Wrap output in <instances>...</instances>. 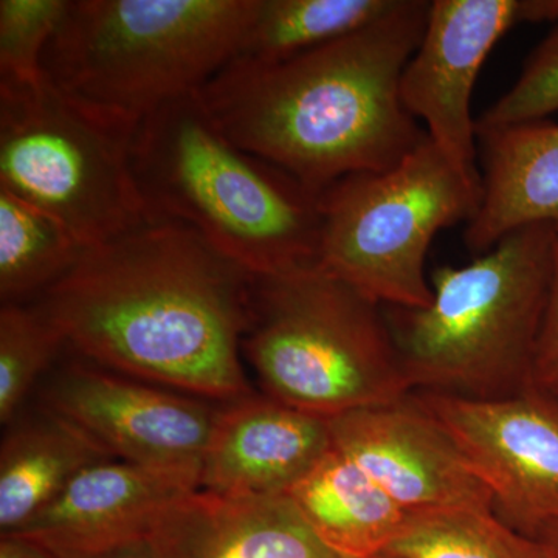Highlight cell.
<instances>
[{
  "instance_id": "8fae6325",
  "label": "cell",
  "mask_w": 558,
  "mask_h": 558,
  "mask_svg": "<svg viewBox=\"0 0 558 558\" xmlns=\"http://www.w3.org/2000/svg\"><path fill=\"white\" fill-rule=\"evenodd\" d=\"M43 405L84 429L110 458L197 469L220 409L86 360L70 362L50 377Z\"/></svg>"
},
{
  "instance_id": "ba28073f",
  "label": "cell",
  "mask_w": 558,
  "mask_h": 558,
  "mask_svg": "<svg viewBox=\"0 0 558 558\" xmlns=\"http://www.w3.org/2000/svg\"><path fill=\"white\" fill-rule=\"evenodd\" d=\"M131 138L46 78L0 84V189L60 222L83 247L157 218L132 174Z\"/></svg>"
},
{
  "instance_id": "277c9868",
  "label": "cell",
  "mask_w": 558,
  "mask_h": 558,
  "mask_svg": "<svg viewBox=\"0 0 558 558\" xmlns=\"http://www.w3.org/2000/svg\"><path fill=\"white\" fill-rule=\"evenodd\" d=\"M256 0H70L44 53L54 89L134 134L240 54Z\"/></svg>"
},
{
  "instance_id": "ac0fdd59",
  "label": "cell",
  "mask_w": 558,
  "mask_h": 558,
  "mask_svg": "<svg viewBox=\"0 0 558 558\" xmlns=\"http://www.w3.org/2000/svg\"><path fill=\"white\" fill-rule=\"evenodd\" d=\"M286 497L341 558L387 553L411 517L333 446Z\"/></svg>"
},
{
  "instance_id": "44dd1931",
  "label": "cell",
  "mask_w": 558,
  "mask_h": 558,
  "mask_svg": "<svg viewBox=\"0 0 558 558\" xmlns=\"http://www.w3.org/2000/svg\"><path fill=\"white\" fill-rule=\"evenodd\" d=\"M387 553L399 558H545L537 539L508 526L494 510L411 515Z\"/></svg>"
},
{
  "instance_id": "d4e9b609",
  "label": "cell",
  "mask_w": 558,
  "mask_h": 558,
  "mask_svg": "<svg viewBox=\"0 0 558 558\" xmlns=\"http://www.w3.org/2000/svg\"><path fill=\"white\" fill-rule=\"evenodd\" d=\"M529 389L558 403V240L548 303L539 329Z\"/></svg>"
},
{
  "instance_id": "7402d4cb",
  "label": "cell",
  "mask_w": 558,
  "mask_h": 558,
  "mask_svg": "<svg viewBox=\"0 0 558 558\" xmlns=\"http://www.w3.org/2000/svg\"><path fill=\"white\" fill-rule=\"evenodd\" d=\"M64 340L36 306L0 307V422L10 425Z\"/></svg>"
},
{
  "instance_id": "5bb4252c",
  "label": "cell",
  "mask_w": 558,
  "mask_h": 558,
  "mask_svg": "<svg viewBox=\"0 0 558 558\" xmlns=\"http://www.w3.org/2000/svg\"><path fill=\"white\" fill-rule=\"evenodd\" d=\"M220 407L199 488L231 498L284 497L332 447L329 421L269 396Z\"/></svg>"
},
{
  "instance_id": "ffe728a7",
  "label": "cell",
  "mask_w": 558,
  "mask_h": 558,
  "mask_svg": "<svg viewBox=\"0 0 558 558\" xmlns=\"http://www.w3.org/2000/svg\"><path fill=\"white\" fill-rule=\"evenodd\" d=\"M84 250L60 222L0 189L2 304L43 295L78 263Z\"/></svg>"
},
{
  "instance_id": "d6986e66",
  "label": "cell",
  "mask_w": 558,
  "mask_h": 558,
  "mask_svg": "<svg viewBox=\"0 0 558 558\" xmlns=\"http://www.w3.org/2000/svg\"><path fill=\"white\" fill-rule=\"evenodd\" d=\"M398 0H256L234 60H288L343 38L387 14Z\"/></svg>"
},
{
  "instance_id": "2e32d148",
  "label": "cell",
  "mask_w": 558,
  "mask_h": 558,
  "mask_svg": "<svg viewBox=\"0 0 558 558\" xmlns=\"http://www.w3.org/2000/svg\"><path fill=\"white\" fill-rule=\"evenodd\" d=\"M481 202L464 231L465 247L483 255L526 227L558 233V123L539 120L481 132Z\"/></svg>"
},
{
  "instance_id": "9a60e30c",
  "label": "cell",
  "mask_w": 558,
  "mask_h": 558,
  "mask_svg": "<svg viewBox=\"0 0 558 558\" xmlns=\"http://www.w3.org/2000/svg\"><path fill=\"white\" fill-rule=\"evenodd\" d=\"M157 558H341L288 497L231 498L194 490L150 534Z\"/></svg>"
},
{
  "instance_id": "3957f363",
  "label": "cell",
  "mask_w": 558,
  "mask_h": 558,
  "mask_svg": "<svg viewBox=\"0 0 558 558\" xmlns=\"http://www.w3.org/2000/svg\"><path fill=\"white\" fill-rule=\"evenodd\" d=\"M131 170L154 215L190 227L252 277L317 266L319 196L234 145L199 92L135 128Z\"/></svg>"
},
{
  "instance_id": "f1b7e54d",
  "label": "cell",
  "mask_w": 558,
  "mask_h": 558,
  "mask_svg": "<svg viewBox=\"0 0 558 558\" xmlns=\"http://www.w3.org/2000/svg\"><path fill=\"white\" fill-rule=\"evenodd\" d=\"M369 558H399V557L392 556V554H389V553H381V554H377V556L369 557Z\"/></svg>"
},
{
  "instance_id": "e0dca14e",
  "label": "cell",
  "mask_w": 558,
  "mask_h": 558,
  "mask_svg": "<svg viewBox=\"0 0 558 558\" xmlns=\"http://www.w3.org/2000/svg\"><path fill=\"white\" fill-rule=\"evenodd\" d=\"M110 458L84 429L40 405L16 417L0 447V534H16L80 472Z\"/></svg>"
},
{
  "instance_id": "484cf974",
  "label": "cell",
  "mask_w": 558,
  "mask_h": 558,
  "mask_svg": "<svg viewBox=\"0 0 558 558\" xmlns=\"http://www.w3.org/2000/svg\"><path fill=\"white\" fill-rule=\"evenodd\" d=\"M0 558H58L39 543L22 535L10 534L0 537Z\"/></svg>"
},
{
  "instance_id": "8992f818",
  "label": "cell",
  "mask_w": 558,
  "mask_h": 558,
  "mask_svg": "<svg viewBox=\"0 0 558 558\" xmlns=\"http://www.w3.org/2000/svg\"><path fill=\"white\" fill-rule=\"evenodd\" d=\"M242 355L266 396L315 416L411 392L384 307L317 266L253 277Z\"/></svg>"
},
{
  "instance_id": "6da1fadb",
  "label": "cell",
  "mask_w": 558,
  "mask_h": 558,
  "mask_svg": "<svg viewBox=\"0 0 558 558\" xmlns=\"http://www.w3.org/2000/svg\"><path fill=\"white\" fill-rule=\"evenodd\" d=\"M252 279L196 231L157 216L84 250L35 306L86 362L231 402L252 395L242 363Z\"/></svg>"
},
{
  "instance_id": "cb8c5ba5",
  "label": "cell",
  "mask_w": 558,
  "mask_h": 558,
  "mask_svg": "<svg viewBox=\"0 0 558 558\" xmlns=\"http://www.w3.org/2000/svg\"><path fill=\"white\" fill-rule=\"evenodd\" d=\"M558 112V21L512 87L476 120V134L545 120Z\"/></svg>"
},
{
  "instance_id": "4316f807",
  "label": "cell",
  "mask_w": 558,
  "mask_h": 558,
  "mask_svg": "<svg viewBox=\"0 0 558 558\" xmlns=\"http://www.w3.org/2000/svg\"><path fill=\"white\" fill-rule=\"evenodd\" d=\"M95 558H157L150 537L134 539V542L110 549Z\"/></svg>"
},
{
  "instance_id": "5b68a950",
  "label": "cell",
  "mask_w": 558,
  "mask_h": 558,
  "mask_svg": "<svg viewBox=\"0 0 558 558\" xmlns=\"http://www.w3.org/2000/svg\"><path fill=\"white\" fill-rule=\"evenodd\" d=\"M558 233L513 231L462 267L433 271L422 310L384 307L411 392L472 400L527 391Z\"/></svg>"
},
{
  "instance_id": "30bf717a",
  "label": "cell",
  "mask_w": 558,
  "mask_h": 558,
  "mask_svg": "<svg viewBox=\"0 0 558 558\" xmlns=\"http://www.w3.org/2000/svg\"><path fill=\"white\" fill-rule=\"evenodd\" d=\"M492 495L498 519L527 537L558 524V403L534 389L498 400L414 392Z\"/></svg>"
},
{
  "instance_id": "9c48e42d",
  "label": "cell",
  "mask_w": 558,
  "mask_h": 558,
  "mask_svg": "<svg viewBox=\"0 0 558 558\" xmlns=\"http://www.w3.org/2000/svg\"><path fill=\"white\" fill-rule=\"evenodd\" d=\"M557 21L558 0H432L424 36L400 78V100L480 189L472 95L484 61L515 25Z\"/></svg>"
},
{
  "instance_id": "52a82bcc",
  "label": "cell",
  "mask_w": 558,
  "mask_h": 558,
  "mask_svg": "<svg viewBox=\"0 0 558 558\" xmlns=\"http://www.w3.org/2000/svg\"><path fill=\"white\" fill-rule=\"evenodd\" d=\"M480 202V186L427 138L396 167L348 175L319 194L317 267L381 307H427L433 240L469 223Z\"/></svg>"
},
{
  "instance_id": "83f0119b",
  "label": "cell",
  "mask_w": 558,
  "mask_h": 558,
  "mask_svg": "<svg viewBox=\"0 0 558 558\" xmlns=\"http://www.w3.org/2000/svg\"><path fill=\"white\" fill-rule=\"evenodd\" d=\"M534 539L542 546L545 558H558V524L546 527Z\"/></svg>"
},
{
  "instance_id": "4fadbf2b",
  "label": "cell",
  "mask_w": 558,
  "mask_h": 558,
  "mask_svg": "<svg viewBox=\"0 0 558 558\" xmlns=\"http://www.w3.org/2000/svg\"><path fill=\"white\" fill-rule=\"evenodd\" d=\"M199 472L119 459L97 462L70 481L60 497L16 534L58 558L101 556L150 537L161 517L199 488Z\"/></svg>"
},
{
  "instance_id": "7a4b0ae2",
  "label": "cell",
  "mask_w": 558,
  "mask_h": 558,
  "mask_svg": "<svg viewBox=\"0 0 558 558\" xmlns=\"http://www.w3.org/2000/svg\"><path fill=\"white\" fill-rule=\"evenodd\" d=\"M428 0H398L360 31L288 60H233L199 92L240 148L319 194L396 167L428 138L400 100L427 27Z\"/></svg>"
},
{
  "instance_id": "7c38bea8",
  "label": "cell",
  "mask_w": 558,
  "mask_h": 558,
  "mask_svg": "<svg viewBox=\"0 0 558 558\" xmlns=\"http://www.w3.org/2000/svg\"><path fill=\"white\" fill-rule=\"evenodd\" d=\"M328 421L332 446L410 515L494 510L457 440L414 392Z\"/></svg>"
},
{
  "instance_id": "603a6c76",
  "label": "cell",
  "mask_w": 558,
  "mask_h": 558,
  "mask_svg": "<svg viewBox=\"0 0 558 558\" xmlns=\"http://www.w3.org/2000/svg\"><path fill=\"white\" fill-rule=\"evenodd\" d=\"M70 0H0V84L38 86L47 46Z\"/></svg>"
}]
</instances>
